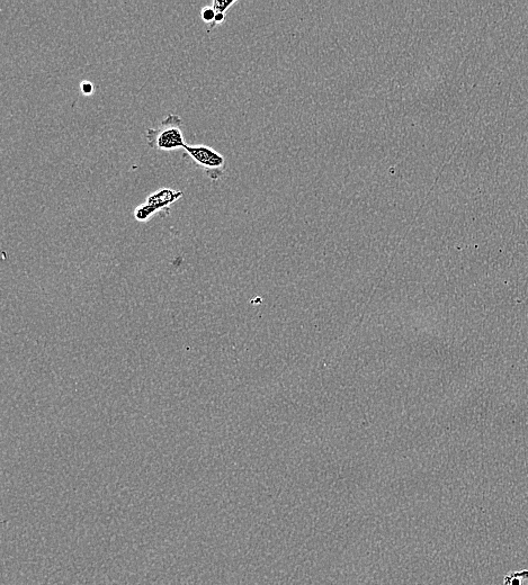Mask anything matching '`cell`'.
<instances>
[{
  "label": "cell",
  "mask_w": 528,
  "mask_h": 585,
  "mask_svg": "<svg viewBox=\"0 0 528 585\" xmlns=\"http://www.w3.org/2000/svg\"><path fill=\"white\" fill-rule=\"evenodd\" d=\"M148 146L158 151H176L184 149L187 144L182 131L181 116L169 114L158 129L146 132Z\"/></svg>",
  "instance_id": "6da1fadb"
},
{
  "label": "cell",
  "mask_w": 528,
  "mask_h": 585,
  "mask_svg": "<svg viewBox=\"0 0 528 585\" xmlns=\"http://www.w3.org/2000/svg\"><path fill=\"white\" fill-rule=\"evenodd\" d=\"M226 14L217 13L216 18H214V22L210 25L209 33L214 29V27L225 23L226 21Z\"/></svg>",
  "instance_id": "ba28073f"
},
{
  "label": "cell",
  "mask_w": 528,
  "mask_h": 585,
  "mask_svg": "<svg viewBox=\"0 0 528 585\" xmlns=\"http://www.w3.org/2000/svg\"><path fill=\"white\" fill-rule=\"evenodd\" d=\"M504 585H528V570L507 574L504 579Z\"/></svg>",
  "instance_id": "277c9868"
},
{
  "label": "cell",
  "mask_w": 528,
  "mask_h": 585,
  "mask_svg": "<svg viewBox=\"0 0 528 585\" xmlns=\"http://www.w3.org/2000/svg\"><path fill=\"white\" fill-rule=\"evenodd\" d=\"M183 195V192L174 191L172 188H161L149 195L145 204L134 210V218L139 222H147L157 213L168 214L170 206L181 200Z\"/></svg>",
  "instance_id": "3957f363"
},
{
  "label": "cell",
  "mask_w": 528,
  "mask_h": 585,
  "mask_svg": "<svg viewBox=\"0 0 528 585\" xmlns=\"http://www.w3.org/2000/svg\"><path fill=\"white\" fill-rule=\"evenodd\" d=\"M236 3V0H214L212 7L216 13L227 14L229 8Z\"/></svg>",
  "instance_id": "5b68a950"
},
{
  "label": "cell",
  "mask_w": 528,
  "mask_h": 585,
  "mask_svg": "<svg viewBox=\"0 0 528 585\" xmlns=\"http://www.w3.org/2000/svg\"><path fill=\"white\" fill-rule=\"evenodd\" d=\"M184 150L185 156L189 157L196 167L202 169L213 182L225 175L226 159L218 151L207 146H186Z\"/></svg>",
  "instance_id": "7a4b0ae2"
},
{
  "label": "cell",
  "mask_w": 528,
  "mask_h": 585,
  "mask_svg": "<svg viewBox=\"0 0 528 585\" xmlns=\"http://www.w3.org/2000/svg\"><path fill=\"white\" fill-rule=\"evenodd\" d=\"M216 11H214L212 6H207L202 9L201 17L204 23L211 25L214 22V18H216Z\"/></svg>",
  "instance_id": "8992f818"
},
{
  "label": "cell",
  "mask_w": 528,
  "mask_h": 585,
  "mask_svg": "<svg viewBox=\"0 0 528 585\" xmlns=\"http://www.w3.org/2000/svg\"><path fill=\"white\" fill-rule=\"evenodd\" d=\"M94 90L95 87L94 85L91 83V81H83L82 84H80V92H82V94L84 96H91L94 94Z\"/></svg>",
  "instance_id": "52a82bcc"
}]
</instances>
